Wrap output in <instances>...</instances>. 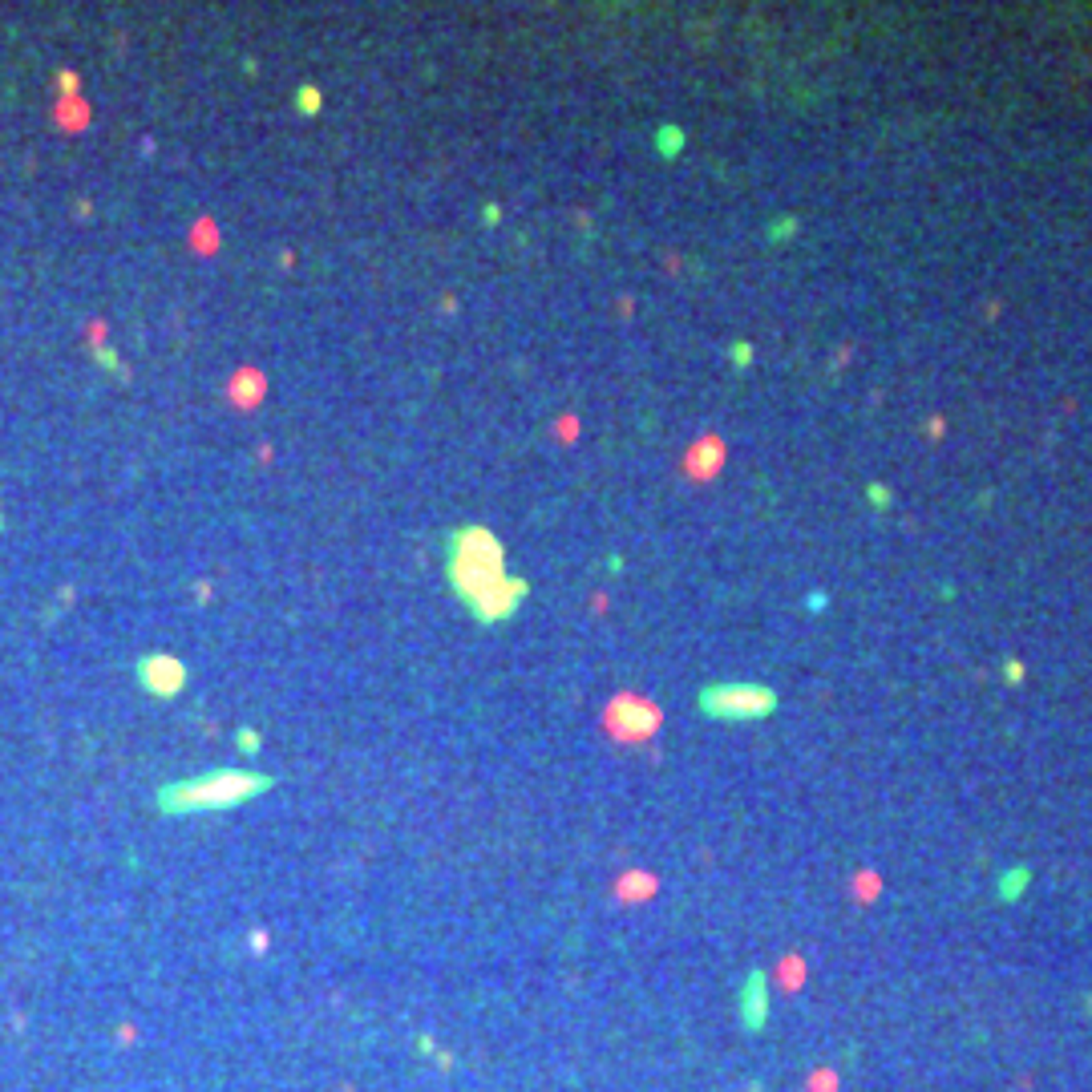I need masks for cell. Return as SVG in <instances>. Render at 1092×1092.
Returning <instances> with one entry per match:
<instances>
[{
    "label": "cell",
    "mask_w": 1092,
    "mask_h": 1092,
    "mask_svg": "<svg viewBox=\"0 0 1092 1092\" xmlns=\"http://www.w3.org/2000/svg\"><path fill=\"white\" fill-rule=\"evenodd\" d=\"M138 680H142V688H150L154 696H174V692L186 684V668L178 659H170V655H150V659H142Z\"/></svg>",
    "instance_id": "8992f818"
},
{
    "label": "cell",
    "mask_w": 1092,
    "mask_h": 1092,
    "mask_svg": "<svg viewBox=\"0 0 1092 1092\" xmlns=\"http://www.w3.org/2000/svg\"><path fill=\"white\" fill-rule=\"evenodd\" d=\"M1032 882V874H1027V866H1016V870H1004L999 878H995V894L1004 898V902H1016L1020 894H1024V886Z\"/></svg>",
    "instance_id": "52a82bcc"
},
{
    "label": "cell",
    "mask_w": 1092,
    "mask_h": 1092,
    "mask_svg": "<svg viewBox=\"0 0 1092 1092\" xmlns=\"http://www.w3.org/2000/svg\"><path fill=\"white\" fill-rule=\"evenodd\" d=\"M777 708V696L761 684H712L700 692V712L712 721H761Z\"/></svg>",
    "instance_id": "3957f363"
},
{
    "label": "cell",
    "mask_w": 1092,
    "mask_h": 1092,
    "mask_svg": "<svg viewBox=\"0 0 1092 1092\" xmlns=\"http://www.w3.org/2000/svg\"><path fill=\"white\" fill-rule=\"evenodd\" d=\"M1084 1008H1089V1016H1092V992H1089V999H1084Z\"/></svg>",
    "instance_id": "30bf717a"
},
{
    "label": "cell",
    "mask_w": 1092,
    "mask_h": 1092,
    "mask_svg": "<svg viewBox=\"0 0 1092 1092\" xmlns=\"http://www.w3.org/2000/svg\"><path fill=\"white\" fill-rule=\"evenodd\" d=\"M275 777L255 773V769H211L199 777H183L174 785L158 789V809L170 818H190V813H223L255 801L259 793H268Z\"/></svg>",
    "instance_id": "6da1fadb"
},
{
    "label": "cell",
    "mask_w": 1092,
    "mask_h": 1092,
    "mask_svg": "<svg viewBox=\"0 0 1092 1092\" xmlns=\"http://www.w3.org/2000/svg\"><path fill=\"white\" fill-rule=\"evenodd\" d=\"M239 749H243V753H255V749H259V737H255V728H243V733H239Z\"/></svg>",
    "instance_id": "ba28073f"
},
{
    "label": "cell",
    "mask_w": 1092,
    "mask_h": 1092,
    "mask_svg": "<svg viewBox=\"0 0 1092 1092\" xmlns=\"http://www.w3.org/2000/svg\"><path fill=\"white\" fill-rule=\"evenodd\" d=\"M300 105H303V110H316V105H320V93H316V89H300Z\"/></svg>",
    "instance_id": "9c48e42d"
},
{
    "label": "cell",
    "mask_w": 1092,
    "mask_h": 1092,
    "mask_svg": "<svg viewBox=\"0 0 1092 1092\" xmlns=\"http://www.w3.org/2000/svg\"><path fill=\"white\" fill-rule=\"evenodd\" d=\"M737 1016L744 1032H761V1027L769 1024V975L753 967V971L740 979L737 987Z\"/></svg>",
    "instance_id": "5b68a950"
},
{
    "label": "cell",
    "mask_w": 1092,
    "mask_h": 1092,
    "mask_svg": "<svg viewBox=\"0 0 1092 1092\" xmlns=\"http://www.w3.org/2000/svg\"><path fill=\"white\" fill-rule=\"evenodd\" d=\"M607 728H611V737L620 740H643L652 737L655 728H659V708L648 704L643 696H620L615 704L607 708Z\"/></svg>",
    "instance_id": "277c9868"
},
{
    "label": "cell",
    "mask_w": 1092,
    "mask_h": 1092,
    "mask_svg": "<svg viewBox=\"0 0 1092 1092\" xmlns=\"http://www.w3.org/2000/svg\"><path fill=\"white\" fill-rule=\"evenodd\" d=\"M454 574L457 591L478 603L486 595V583H506V567H502V551L498 542L486 535V530H461L454 542Z\"/></svg>",
    "instance_id": "7a4b0ae2"
}]
</instances>
